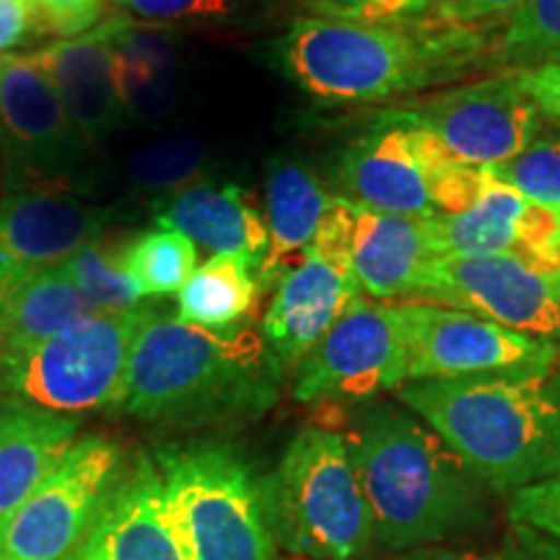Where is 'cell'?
<instances>
[{
  "mask_svg": "<svg viewBox=\"0 0 560 560\" xmlns=\"http://www.w3.org/2000/svg\"><path fill=\"white\" fill-rule=\"evenodd\" d=\"M280 382L252 327L206 330L156 310L136 338L112 410L174 431L249 423L278 402Z\"/></svg>",
  "mask_w": 560,
  "mask_h": 560,
  "instance_id": "cell-1",
  "label": "cell"
},
{
  "mask_svg": "<svg viewBox=\"0 0 560 560\" xmlns=\"http://www.w3.org/2000/svg\"><path fill=\"white\" fill-rule=\"evenodd\" d=\"M346 441L380 548H436L486 520L488 488L405 405L366 408Z\"/></svg>",
  "mask_w": 560,
  "mask_h": 560,
  "instance_id": "cell-2",
  "label": "cell"
},
{
  "mask_svg": "<svg viewBox=\"0 0 560 560\" xmlns=\"http://www.w3.org/2000/svg\"><path fill=\"white\" fill-rule=\"evenodd\" d=\"M397 400L499 495L560 470V361L467 380L408 382Z\"/></svg>",
  "mask_w": 560,
  "mask_h": 560,
  "instance_id": "cell-3",
  "label": "cell"
},
{
  "mask_svg": "<svg viewBox=\"0 0 560 560\" xmlns=\"http://www.w3.org/2000/svg\"><path fill=\"white\" fill-rule=\"evenodd\" d=\"M410 26L296 19L272 45V58L285 79L322 104H376L418 94L478 58V39L462 26Z\"/></svg>",
  "mask_w": 560,
  "mask_h": 560,
  "instance_id": "cell-4",
  "label": "cell"
},
{
  "mask_svg": "<svg viewBox=\"0 0 560 560\" xmlns=\"http://www.w3.org/2000/svg\"><path fill=\"white\" fill-rule=\"evenodd\" d=\"M260 488L272 540L291 556L359 560L374 545V522L346 433L301 429Z\"/></svg>",
  "mask_w": 560,
  "mask_h": 560,
  "instance_id": "cell-5",
  "label": "cell"
},
{
  "mask_svg": "<svg viewBox=\"0 0 560 560\" xmlns=\"http://www.w3.org/2000/svg\"><path fill=\"white\" fill-rule=\"evenodd\" d=\"M190 560H276L262 488L226 441H170L151 452Z\"/></svg>",
  "mask_w": 560,
  "mask_h": 560,
  "instance_id": "cell-6",
  "label": "cell"
},
{
  "mask_svg": "<svg viewBox=\"0 0 560 560\" xmlns=\"http://www.w3.org/2000/svg\"><path fill=\"white\" fill-rule=\"evenodd\" d=\"M156 306L96 312L19 355L0 359V408L60 416L112 410L122 392L136 338Z\"/></svg>",
  "mask_w": 560,
  "mask_h": 560,
  "instance_id": "cell-7",
  "label": "cell"
},
{
  "mask_svg": "<svg viewBox=\"0 0 560 560\" xmlns=\"http://www.w3.org/2000/svg\"><path fill=\"white\" fill-rule=\"evenodd\" d=\"M0 172L5 195H89L96 151L26 55L0 58Z\"/></svg>",
  "mask_w": 560,
  "mask_h": 560,
  "instance_id": "cell-8",
  "label": "cell"
},
{
  "mask_svg": "<svg viewBox=\"0 0 560 560\" xmlns=\"http://www.w3.org/2000/svg\"><path fill=\"white\" fill-rule=\"evenodd\" d=\"M128 465L117 441H75L58 470L0 527V560H79Z\"/></svg>",
  "mask_w": 560,
  "mask_h": 560,
  "instance_id": "cell-9",
  "label": "cell"
},
{
  "mask_svg": "<svg viewBox=\"0 0 560 560\" xmlns=\"http://www.w3.org/2000/svg\"><path fill=\"white\" fill-rule=\"evenodd\" d=\"M397 314L408 350V382L509 374L560 361L556 340L509 330L478 314L425 301H402Z\"/></svg>",
  "mask_w": 560,
  "mask_h": 560,
  "instance_id": "cell-10",
  "label": "cell"
},
{
  "mask_svg": "<svg viewBox=\"0 0 560 560\" xmlns=\"http://www.w3.org/2000/svg\"><path fill=\"white\" fill-rule=\"evenodd\" d=\"M408 382V350L397 306L355 296L293 371L299 402L371 400Z\"/></svg>",
  "mask_w": 560,
  "mask_h": 560,
  "instance_id": "cell-11",
  "label": "cell"
},
{
  "mask_svg": "<svg viewBox=\"0 0 560 560\" xmlns=\"http://www.w3.org/2000/svg\"><path fill=\"white\" fill-rule=\"evenodd\" d=\"M397 112L433 132L457 164L480 170L520 156L540 128V109L514 73L441 91Z\"/></svg>",
  "mask_w": 560,
  "mask_h": 560,
  "instance_id": "cell-12",
  "label": "cell"
},
{
  "mask_svg": "<svg viewBox=\"0 0 560 560\" xmlns=\"http://www.w3.org/2000/svg\"><path fill=\"white\" fill-rule=\"evenodd\" d=\"M408 301L478 314L535 338H560V314L550 278L509 255L436 257Z\"/></svg>",
  "mask_w": 560,
  "mask_h": 560,
  "instance_id": "cell-13",
  "label": "cell"
},
{
  "mask_svg": "<svg viewBox=\"0 0 560 560\" xmlns=\"http://www.w3.org/2000/svg\"><path fill=\"white\" fill-rule=\"evenodd\" d=\"M425 226L436 257L509 255L540 276L560 272V210L537 206L493 174L472 208L433 213Z\"/></svg>",
  "mask_w": 560,
  "mask_h": 560,
  "instance_id": "cell-14",
  "label": "cell"
},
{
  "mask_svg": "<svg viewBox=\"0 0 560 560\" xmlns=\"http://www.w3.org/2000/svg\"><path fill=\"white\" fill-rule=\"evenodd\" d=\"M117 208L75 195L0 198V304L39 272L58 268L115 223Z\"/></svg>",
  "mask_w": 560,
  "mask_h": 560,
  "instance_id": "cell-15",
  "label": "cell"
},
{
  "mask_svg": "<svg viewBox=\"0 0 560 560\" xmlns=\"http://www.w3.org/2000/svg\"><path fill=\"white\" fill-rule=\"evenodd\" d=\"M355 296L361 289L353 262L314 247L278 280L260 335L283 380L301 366Z\"/></svg>",
  "mask_w": 560,
  "mask_h": 560,
  "instance_id": "cell-16",
  "label": "cell"
},
{
  "mask_svg": "<svg viewBox=\"0 0 560 560\" xmlns=\"http://www.w3.org/2000/svg\"><path fill=\"white\" fill-rule=\"evenodd\" d=\"M338 198L376 213L429 219L436 213L431 182L420 166L412 128L397 112L348 143L332 174Z\"/></svg>",
  "mask_w": 560,
  "mask_h": 560,
  "instance_id": "cell-17",
  "label": "cell"
},
{
  "mask_svg": "<svg viewBox=\"0 0 560 560\" xmlns=\"http://www.w3.org/2000/svg\"><path fill=\"white\" fill-rule=\"evenodd\" d=\"M26 58L47 75L70 120L96 153L128 122L104 21L79 37L50 42Z\"/></svg>",
  "mask_w": 560,
  "mask_h": 560,
  "instance_id": "cell-18",
  "label": "cell"
},
{
  "mask_svg": "<svg viewBox=\"0 0 560 560\" xmlns=\"http://www.w3.org/2000/svg\"><path fill=\"white\" fill-rule=\"evenodd\" d=\"M79 560H190L166 509L151 452H140L130 459Z\"/></svg>",
  "mask_w": 560,
  "mask_h": 560,
  "instance_id": "cell-19",
  "label": "cell"
},
{
  "mask_svg": "<svg viewBox=\"0 0 560 560\" xmlns=\"http://www.w3.org/2000/svg\"><path fill=\"white\" fill-rule=\"evenodd\" d=\"M115 58V79L128 120L156 125L182 100V66L177 39L156 26L128 16L104 21Z\"/></svg>",
  "mask_w": 560,
  "mask_h": 560,
  "instance_id": "cell-20",
  "label": "cell"
},
{
  "mask_svg": "<svg viewBox=\"0 0 560 560\" xmlns=\"http://www.w3.org/2000/svg\"><path fill=\"white\" fill-rule=\"evenodd\" d=\"M156 229H172L213 255H240L252 268H260L268 255V223L244 200L236 185H200L151 208Z\"/></svg>",
  "mask_w": 560,
  "mask_h": 560,
  "instance_id": "cell-21",
  "label": "cell"
},
{
  "mask_svg": "<svg viewBox=\"0 0 560 560\" xmlns=\"http://www.w3.org/2000/svg\"><path fill=\"white\" fill-rule=\"evenodd\" d=\"M436 260L425 219L355 208L353 276L361 293L376 301H408Z\"/></svg>",
  "mask_w": 560,
  "mask_h": 560,
  "instance_id": "cell-22",
  "label": "cell"
},
{
  "mask_svg": "<svg viewBox=\"0 0 560 560\" xmlns=\"http://www.w3.org/2000/svg\"><path fill=\"white\" fill-rule=\"evenodd\" d=\"M79 431L75 416L0 408V527L58 470L79 441Z\"/></svg>",
  "mask_w": 560,
  "mask_h": 560,
  "instance_id": "cell-23",
  "label": "cell"
},
{
  "mask_svg": "<svg viewBox=\"0 0 560 560\" xmlns=\"http://www.w3.org/2000/svg\"><path fill=\"white\" fill-rule=\"evenodd\" d=\"M332 195L322 187L310 166L293 159H276L268 172V255L255 278L270 289L291 268L304 260L312 247L322 215L330 208Z\"/></svg>",
  "mask_w": 560,
  "mask_h": 560,
  "instance_id": "cell-24",
  "label": "cell"
},
{
  "mask_svg": "<svg viewBox=\"0 0 560 560\" xmlns=\"http://www.w3.org/2000/svg\"><path fill=\"white\" fill-rule=\"evenodd\" d=\"M96 312L62 265L39 272L0 304V359L24 353Z\"/></svg>",
  "mask_w": 560,
  "mask_h": 560,
  "instance_id": "cell-25",
  "label": "cell"
},
{
  "mask_svg": "<svg viewBox=\"0 0 560 560\" xmlns=\"http://www.w3.org/2000/svg\"><path fill=\"white\" fill-rule=\"evenodd\" d=\"M255 268L240 255H213L177 291V319L206 330L244 325L257 304Z\"/></svg>",
  "mask_w": 560,
  "mask_h": 560,
  "instance_id": "cell-26",
  "label": "cell"
},
{
  "mask_svg": "<svg viewBox=\"0 0 560 560\" xmlns=\"http://www.w3.org/2000/svg\"><path fill=\"white\" fill-rule=\"evenodd\" d=\"M210 153L206 140L190 132H174L140 145L128 161L125 182L132 200L156 208L159 202L174 198L182 190L208 182Z\"/></svg>",
  "mask_w": 560,
  "mask_h": 560,
  "instance_id": "cell-27",
  "label": "cell"
},
{
  "mask_svg": "<svg viewBox=\"0 0 560 560\" xmlns=\"http://www.w3.org/2000/svg\"><path fill=\"white\" fill-rule=\"evenodd\" d=\"M128 236H109L102 231L62 262V270L91 299L100 312H128L140 306L136 278L128 268Z\"/></svg>",
  "mask_w": 560,
  "mask_h": 560,
  "instance_id": "cell-28",
  "label": "cell"
},
{
  "mask_svg": "<svg viewBox=\"0 0 560 560\" xmlns=\"http://www.w3.org/2000/svg\"><path fill=\"white\" fill-rule=\"evenodd\" d=\"M195 262H198L195 242L172 229L143 231L128 244V268L143 299L177 293L190 280Z\"/></svg>",
  "mask_w": 560,
  "mask_h": 560,
  "instance_id": "cell-29",
  "label": "cell"
},
{
  "mask_svg": "<svg viewBox=\"0 0 560 560\" xmlns=\"http://www.w3.org/2000/svg\"><path fill=\"white\" fill-rule=\"evenodd\" d=\"M499 52L516 70L560 66V0H524L503 26Z\"/></svg>",
  "mask_w": 560,
  "mask_h": 560,
  "instance_id": "cell-30",
  "label": "cell"
},
{
  "mask_svg": "<svg viewBox=\"0 0 560 560\" xmlns=\"http://www.w3.org/2000/svg\"><path fill=\"white\" fill-rule=\"evenodd\" d=\"M488 172L537 206L560 210V138H535L520 156Z\"/></svg>",
  "mask_w": 560,
  "mask_h": 560,
  "instance_id": "cell-31",
  "label": "cell"
},
{
  "mask_svg": "<svg viewBox=\"0 0 560 560\" xmlns=\"http://www.w3.org/2000/svg\"><path fill=\"white\" fill-rule=\"evenodd\" d=\"M389 560H560V542L542 532L514 524L501 545L488 550L457 548H420L408 550Z\"/></svg>",
  "mask_w": 560,
  "mask_h": 560,
  "instance_id": "cell-32",
  "label": "cell"
},
{
  "mask_svg": "<svg viewBox=\"0 0 560 560\" xmlns=\"http://www.w3.org/2000/svg\"><path fill=\"white\" fill-rule=\"evenodd\" d=\"M128 19L149 24H215L229 21L240 9V0H112Z\"/></svg>",
  "mask_w": 560,
  "mask_h": 560,
  "instance_id": "cell-33",
  "label": "cell"
},
{
  "mask_svg": "<svg viewBox=\"0 0 560 560\" xmlns=\"http://www.w3.org/2000/svg\"><path fill=\"white\" fill-rule=\"evenodd\" d=\"M327 19L359 21V24L400 26L416 24L433 0H306Z\"/></svg>",
  "mask_w": 560,
  "mask_h": 560,
  "instance_id": "cell-34",
  "label": "cell"
},
{
  "mask_svg": "<svg viewBox=\"0 0 560 560\" xmlns=\"http://www.w3.org/2000/svg\"><path fill=\"white\" fill-rule=\"evenodd\" d=\"M509 516L560 542V470L552 478L516 490L509 501Z\"/></svg>",
  "mask_w": 560,
  "mask_h": 560,
  "instance_id": "cell-35",
  "label": "cell"
},
{
  "mask_svg": "<svg viewBox=\"0 0 560 560\" xmlns=\"http://www.w3.org/2000/svg\"><path fill=\"white\" fill-rule=\"evenodd\" d=\"M104 3L107 0H30L42 37L58 34L60 39L91 32L100 24Z\"/></svg>",
  "mask_w": 560,
  "mask_h": 560,
  "instance_id": "cell-36",
  "label": "cell"
},
{
  "mask_svg": "<svg viewBox=\"0 0 560 560\" xmlns=\"http://www.w3.org/2000/svg\"><path fill=\"white\" fill-rule=\"evenodd\" d=\"M490 182L488 170L480 166L454 164L431 185L433 206L436 213H462V210L472 208L482 198Z\"/></svg>",
  "mask_w": 560,
  "mask_h": 560,
  "instance_id": "cell-37",
  "label": "cell"
},
{
  "mask_svg": "<svg viewBox=\"0 0 560 560\" xmlns=\"http://www.w3.org/2000/svg\"><path fill=\"white\" fill-rule=\"evenodd\" d=\"M524 0H436L439 19L450 26H467L480 24V21L511 16Z\"/></svg>",
  "mask_w": 560,
  "mask_h": 560,
  "instance_id": "cell-38",
  "label": "cell"
},
{
  "mask_svg": "<svg viewBox=\"0 0 560 560\" xmlns=\"http://www.w3.org/2000/svg\"><path fill=\"white\" fill-rule=\"evenodd\" d=\"M42 37L30 0H0V58Z\"/></svg>",
  "mask_w": 560,
  "mask_h": 560,
  "instance_id": "cell-39",
  "label": "cell"
},
{
  "mask_svg": "<svg viewBox=\"0 0 560 560\" xmlns=\"http://www.w3.org/2000/svg\"><path fill=\"white\" fill-rule=\"evenodd\" d=\"M516 81L537 104L540 115L560 125V66H540L527 70H514Z\"/></svg>",
  "mask_w": 560,
  "mask_h": 560,
  "instance_id": "cell-40",
  "label": "cell"
},
{
  "mask_svg": "<svg viewBox=\"0 0 560 560\" xmlns=\"http://www.w3.org/2000/svg\"><path fill=\"white\" fill-rule=\"evenodd\" d=\"M550 283H552V293H556V304H558V314H560V272L550 278Z\"/></svg>",
  "mask_w": 560,
  "mask_h": 560,
  "instance_id": "cell-41",
  "label": "cell"
},
{
  "mask_svg": "<svg viewBox=\"0 0 560 560\" xmlns=\"http://www.w3.org/2000/svg\"><path fill=\"white\" fill-rule=\"evenodd\" d=\"M0 198H5V190H3V172H0Z\"/></svg>",
  "mask_w": 560,
  "mask_h": 560,
  "instance_id": "cell-42",
  "label": "cell"
}]
</instances>
